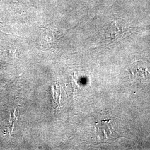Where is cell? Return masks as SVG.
Instances as JSON below:
<instances>
[{"label":"cell","mask_w":150,"mask_h":150,"mask_svg":"<svg viewBox=\"0 0 150 150\" xmlns=\"http://www.w3.org/2000/svg\"><path fill=\"white\" fill-rule=\"evenodd\" d=\"M131 77L141 82L150 81V63L147 61H137L129 68Z\"/></svg>","instance_id":"6da1fadb"},{"label":"cell","mask_w":150,"mask_h":150,"mask_svg":"<svg viewBox=\"0 0 150 150\" xmlns=\"http://www.w3.org/2000/svg\"><path fill=\"white\" fill-rule=\"evenodd\" d=\"M95 132L97 137L101 142H110L118 137L115 129L111 125L110 120H102L97 122L95 125Z\"/></svg>","instance_id":"7a4b0ae2"},{"label":"cell","mask_w":150,"mask_h":150,"mask_svg":"<svg viewBox=\"0 0 150 150\" xmlns=\"http://www.w3.org/2000/svg\"><path fill=\"white\" fill-rule=\"evenodd\" d=\"M54 89L52 90V92H53V95H52V97L54 100V102H57V105H59V100L61 98V90L59 91V89L58 88L57 86H54Z\"/></svg>","instance_id":"3957f363"}]
</instances>
